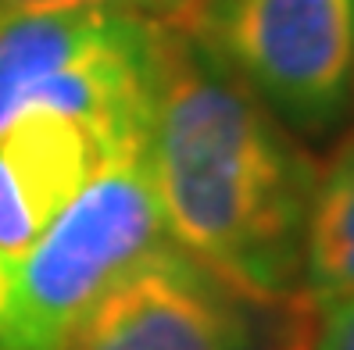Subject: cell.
Instances as JSON below:
<instances>
[{
  "label": "cell",
  "instance_id": "cell-1",
  "mask_svg": "<svg viewBox=\"0 0 354 350\" xmlns=\"http://www.w3.org/2000/svg\"><path fill=\"white\" fill-rule=\"evenodd\" d=\"M143 157L165 240L261 307L301 293L319 168L190 26L169 36Z\"/></svg>",
  "mask_w": 354,
  "mask_h": 350
},
{
  "label": "cell",
  "instance_id": "cell-2",
  "mask_svg": "<svg viewBox=\"0 0 354 350\" xmlns=\"http://www.w3.org/2000/svg\"><path fill=\"white\" fill-rule=\"evenodd\" d=\"M161 240L143 150L111 157L47 233L0 272V350H57Z\"/></svg>",
  "mask_w": 354,
  "mask_h": 350
},
{
  "label": "cell",
  "instance_id": "cell-3",
  "mask_svg": "<svg viewBox=\"0 0 354 350\" xmlns=\"http://www.w3.org/2000/svg\"><path fill=\"white\" fill-rule=\"evenodd\" d=\"M190 29L290 133L326 136L354 104V0H197Z\"/></svg>",
  "mask_w": 354,
  "mask_h": 350
},
{
  "label": "cell",
  "instance_id": "cell-4",
  "mask_svg": "<svg viewBox=\"0 0 354 350\" xmlns=\"http://www.w3.org/2000/svg\"><path fill=\"white\" fill-rule=\"evenodd\" d=\"M265 340L261 304L161 240L57 350H265Z\"/></svg>",
  "mask_w": 354,
  "mask_h": 350
},
{
  "label": "cell",
  "instance_id": "cell-5",
  "mask_svg": "<svg viewBox=\"0 0 354 350\" xmlns=\"http://www.w3.org/2000/svg\"><path fill=\"white\" fill-rule=\"evenodd\" d=\"M143 150V147H140ZM118 154L93 126L36 108L0 129V272Z\"/></svg>",
  "mask_w": 354,
  "mask_h": 350
},
{
  "label": "cell",
  "instance_id": "cell-6",
  "mask_svg": "<svg viewBox=\"0 0 354 350\" xmlns=\"http://www.w3.org/2000/svg\"><path fill=\"white\" fill-rule=\"evenodd\" d=\"M301 293L308 307L354 293V129L333 150L315 182Z\"/></svg>",
  "mask_w": 354,
  "mask_h": 350
},
{
  "label": "cell",
  "instance_id": "cell-7",
  "mask_svg": "<svg viewBox=\"0 0 354 350\" xmlns=\"http://www.w3.org/2000/svg\"><path fill=\"white\" fill-rule=\"evenodd\" d=\"M194 4L197 0H0V22L44 11H72V8H126L140 14H154L172 26H190Z\"/></svg>",
  "mask_w": 354,
  "mask_h": 350
},
{
  "label": "cell",
  "instance_id": "cell-8",
  "mask_svg": "<svg viewBox=\"0 0 354 350\" xmlns=\"http://www.w3.org/2000/svg\"><path fill=\"white\" fill-rule=\"evenodd\" d=\"M315 318L308 329L304 350H354V293L311 307Z\"/></svg>",
  "mask_w": 354,
  "mask_h": 350
}]
</instances>
